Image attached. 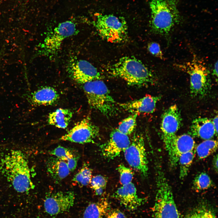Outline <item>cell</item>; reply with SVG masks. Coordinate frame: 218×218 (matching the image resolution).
<instances>
[{
  "instance_id": "e575fe53",
  "label": "cell",
  "mask_w": 218,
  "mask_h": 218,
  "mask_svg": "<svg viewBox=\"0 0 218 218\" xmlns=\"http://www.w3.org/2000/svg\"><path fill=\"white\" fill-rule=\"evenodd\" d=\"M218 61H217L214 64L212 72L213 75L217 80L218 77Z\"/></svg>"
},
{
  "instance_id": "484cf974",
  "label": "cell",
  "mask_w": 218,
  "mask_h": 218,
  "mask_svg": "<svg viewBox=\"0 0 218 218\" xmlns=\"http://www.w3.org/2000/svg\"><path fill=\"white\" fill-rule=\"evenodd\" d=\"M92 171L87 164L84 163L80 170L74 176L72 180L80 187L86 186L90 183Z\"/></svg>"
},
{
  "instance_id": "d590c367",
  "label": "cell",
  "mask_w": 218,
  "mask_h": 218,
  "mask_svg": "<svg viewBox=\"0 0 218 218\" xmlns=\"http://www.w3.org/2000/svg\"><path fill=\"white\" fill-rule=\"evenodd\" d=\"M213 124L217 133H218V116L217 115L212 120Z\"/></svg>"
},
{
  "instance_id": "7402d4cb",
  "label": "cell",
  "mask_w": 218,
  "mask_h": 218,
  "mask_svg": "<svg viewBox=\"0 0 218 218\" xmlns=\"http://www.w3.org/2000/svg\"><path fill=\"white\" fill-rule=\"evenodd\" d=\"M75 151L68 148L59 146L49 152V154L65 161L71 172L76 169L79 155Z\"/></svg>"
},
{
  "instance_id": "7c38bea8",
  "label": "cell",
  "mask_w": 218,
  "mask_h": 218,
  "mask_svg": "<svg viewBox=\"0 0 218 218\" xmlns=\"http://www.w3.org/2000/svg\"><path fill=\"white\" fill-rule=\"evenodd\" d=\"M67 71L71 78L81 84L89 81L101 80L102 78L97 69L84 60H73L68 66Z\"/></svg>"
},
{
  "instance_id": "2e32d148",
  "label": "cell",
  "mask_w": 218,
  "mask_h": 218,
  "mask_svg": "<svg viewBox=\"0 0 218 218\" xmlns=\"http://www.w3.org/2000/svg\"><path fill=\"white\" fill-rule=\"evenodd\" d=\"M114 196L127 210L133 211L146 201V199L140 197L136 187L132 182L122 185L114 194Z\"/></svg>"
},
{
  "instance_id": "ffe728a7",
  "label": "cell",
  "mask_w": 218,
  "mask_h": 218,
  "mask_svg": "<svg viewBox=\"0 0 218 218\" xmlns=\"http://www.w3.org/2000/svg\"><path fill=\"white\" fill-rule=\"evenodd\" d=\"M59 98V94L55 88L50 86H45L38 89L32 94L31 101L36 105L48 106L55 104Z\"/></svg>"
},
{
  "instance_id": "83f0119b",
  "label": "cell",
  "mask_w": 218,
  "mask_h": 218,
  "mask_svg": "<svg viewBox=\"0 0 218 218\" xmlns=\"http://www.w3.org/2000/svg\"><path fill=\"white\" fill-rule=\"evenodd\" d=\"M138 114H132L123 120L117 128L120 132L128 135L134 131L136 126Z\"/></svg>"
},
{
  "instance_id": "f546056e",
  "label": "cell",
  "mask_w": 218,
  "mask_h": 218,
  "mask_svg": "<svg viewBox=\"0 0 218 218\" xmlns=\"http://www.w3.org/2000/svg\"><path fill=\"white\" fill-rule=\"evenodd\" d=\"M117 170L120 174V181L122 185L131 182L134 174L129 168L121 164L118 165Z\"/></svg>"
},
{
  "instance_id": "d6986e66",
  "label": "cell",
  "mask_w": 218,
  "mask_h": 218,
  "mask_svg": "<svg viewBox=\"0 0 218 218\" xmlns=\"http://www.w3.org/2000/svg\"><path fill=\"white\" fill-rule=\"evenodd\" d=\"M46 167L48 173L57 183L67 177L71 172L65 161L53 156L47 160Z\"/></svg>"
},
{
  "instance_id": "5b68a950",
  "label": "cell",
  "mask_w": 218,
  "mask_h": 218,
  "mask_svg": "<svg viewBox=\"0 0 218 218\" xmlns=\"http://www.w3.org/2000/svg\"><path fill=\"white\" fill-rule=\"evenodd\" d=\"M157 192L152 218H180L171 188L163 171L157 168Z\"/></svg>"
},
{
  "instance_id": "8fae6325",
  "label": "cell",
  "mask_w": 218,
  "mask_h": 218,
  "mask_svg": "<svg viewBox=\"0 0 218 218\" xmlns=\"http://www.w3.org/2000/svg\"><path fill=\"white\" fill-rule=\"evenodd\" d=\"M180 112L177 105H172L166 109L162 116L160 129L165 148L169 149L176 133L182 125Z\"/></svg>"
},
{
  "instance_id": "836d02e7",
  "label": "cell",
  "mask_w": 218,
  "mask_h": 218,
  "mask_svg": "<svg viewBox=\"0 0 218 218\" xmlns=\"http://www.w3.org/2000/svg\"><path fill=\"white\" fill-rule=\"evenodd\" d=\"M213 166L215 171L217 173L218 171V155H215L213 157L212 162Z\"/></svg>"
},
{
  "instance_id": "4316f807",
  "label": "cell",
  "mask_w": 218,
  "mask_h": 218,
  "mask_svg": "<svg viewBox=\"0 0 218 218\" xmlns=\"http://www.w3.org/2000/svg\"><path fill=\"white\" fill-rule=\"evenodd\" d=\"M212 184V181L209 175L205 172H202L194 178L193 187L194 190L200 191L208 189Z\"/></svg>"
},
{
  "instance_id": "8d00e7d4",
  "label": "cell",
  "mask_w": 218,
  "mask_h": 218,
  "mask_svg": "<svg viewBox=\"0 0 218 218\" xmlns=\"http://www.w3.org/2000/svg\"><path fill=\"white\" fill-rule=\"evenodd\" d=\"M211 218H217L215 213L213 211L211 213Z\"/></svg>"
},
{
  "instance_id": "4fadbf2b",
  "label": "cell",
  "mask_w": 218,
  "mask_h": 218,
  "mask_svg": "<svg viewBox=\"0 0 218 218\" xmlns=\"http://www.w3.org/2000/svg\"><path fill=\"white\" fill-rule=\"evenodd\" d=\"M75 197L72 191H58L48 195L44 202L45 211L51 215L69 210L73 206Z\"/></svg>"
},
{
  "instance_id": "44dd1931",
  "label": "cell",
  "mask_w": 218,
  "mask_h": 218,
  "mask_svg": "<svg viewBox=\"0 0 218 218\" xmlns=\"http://www.w3.org/2000/svg\"><path fill=\"white\" fill-rule=\"evenodd\" d=\"M73 114L70 109L59 108L50 113L48 116L49 124L59 128L65 129L69 124Z\"/></svg>"
},
{
  "instance_id": "603a6c76",
  "label": "cell",
  "mask_w": 218,
  "mask_h": 218,
  "mask_svg": "<svg viewBox=\"0 0 218 218\" xmlns=\"http://www.w3.org/2000/svg\"><path fill=\"white\" fill-rule=\"evenodd\" d=\"M108 201L105 199L90 204L83 214V218H103L110 209Z\"/></svg>"
},
{
  "instance_id": "30bf717a",
  "label": "cell",
  "mask_w": 218,
  "mask_h": 218,
  "mask_svg": "<svg viewBox=\"0 0 218 218\" xmlns=\"http://www.w3.org/2000/svg\"><path fill=\"white\" fill-rule=\"evenodd\" d=\"M99 134V127L87 117L77 123L59 140L80 144L93 143Z\"/></svg>"
},
{
  "instance_id": "3957f363",
  "label": "cell",
  "mask_w": 218,
  "mask_h": 218,
  "mask_svg": "<svg viewBox=\"0 0 218 218\" xmlns=\"http://www.w3.org/2000/svg\"><path fill=\"white\" fill-rule=\"evenodd\" d=\"M112 76L120 78L130 86L141 87L153 83L151 71L140 60L133 56L121 58L107 69Z\"/></svg>"
},
{
  "instance_id": "d4e9b609",
  "label": "cell",
  "mask_w": 218,
  "mask_h": 218,
  "mask_svg": "<svg viewBox=\"0 0 218 218\" xmlns=\"http://www.w3.org/2000/svg\"><path fill=\"white\" fill-rule=\"evenodd\" d=\"M193 150L185 153L180 157L178 164H179V177L180 179L185 178L188 175L195 156Z\"/></svg>"
},
{
  "instance_id": "cb8c5ba5",
  "label": "cell",
  "mask_w": 218,
  "mask_h": 218,
  "mask_svg": "<svg viewBox=\"0 0 218 218\" xmlns=\"http://www.w3.org/2000/svg\"><path fill=\"white\" fill-rule=\"evenodd\" d=\"M218 147L216 140H205L197 147L196 151L199 159L205 158L215 152Z\"/></svg>"
},
{
  "instance_id": "1f68e13d",
  "label": "cell",
  "mask_w": 218,
  "mask_h": 218,
  "mask_svg": "<svg viewBox=\"0 0 218 218\" xmlns=\"http://www.w3.org/2000/svg\"><path fill=\"white\" fill-rule=\"evenodd\" d=\"M147 48L149 51L153 55L161 59H164L160 47L158 43L154 42L150 43L148 45Z\"/></svg>"
},
{
  "instance_id": "e0dca14e",
  "label": "cell",
  "mask_w": 218,
  "mask_h": 218,
  "mask_svg": "<svg viewBox=\"0 0 218 218\" xmlns=\"http://www.w3.org/2000/svg\"><path fill=\"white\" fill-rule=\"evenodd\" d=\"M161 97L148 95L118 105L122 109L132 114L151 113L154 111L156 104Z\"/></svg>"
},
{
  "instance_id": "52a82bcc",
  "label": "cell",
  "mask_w": 218,
  "mask_h": 218,
  "mask_svg": "<svg viewBox=\"0 0 218 218\" xmlns=\"http://www.w3.org/2000/svg\"><path fill=\"white\" fill-rule=\"evenodd\" d=\"M180 66L189 75L192 95L201 97L206 95L211 85L210 72L206 67L196 58Z\"/></svg>"
},
{
  "instance_id": "9c48e42d",
  "label": "cell",
  "mask_w": 218,
  "mask_h": 218,
  "mask_svg": "<svg viewBox=\"0 0 218 218\" xmlns=\"http://www.w3.org/2000/svg\"><path fill=\"white\" fill-rule=\"evenodd\" d=\"M125 158L129 165L143 176L148 174V161L144 138L140 134L134 136L129 146L124 152Z\"/></svg>"
},
{
  "instance_id": "ba28073f",
  "label": "cell",
  "mask_w": 218,
  "mask_h": 218,
  "mask_svg": "<svg viewBox=\"0 0 218 218\" xmlns=\"http://www.w3.org/2000/svg\"><path fill=\"white\" fill-rule=\"evenodd\" d=\"M76 32V26L72 22L60 23L47 34L40 46L39 53L51 58L54 57L60 50L63 41Z\"/></svg>"
},
{
  "instance_id": "7a4b0ae2",
  "label": "cell",
  "mask_w": 218,
  "mask_h": 218,
  "mask_svg": "<svg viewBox=\"0 0 218 218\" xmlns=\"http://www.w3.org/2000/svg\"><path fill=\"white\" fill-rule=\"evenodd\" d=\"M149 6L152 31L168 38L174 27L181 20L177 2L176 0H152Z\"/></svg>"
},
{
  "instance_id": "9a60e30c",
  "label": "cell",
  "mask_w": 218,
  "mask_h": 218,
  "mask_svg": "<svg viewBox=\"0 0 218 218\" xmlns=\"http://www.w3.org/2000/svg\"><path fill=\"white\" fill-rule=\"evenodd\" d=\"M195 147L193 137L189 134L176 135L167 151L169 162L172 168L178 164L179 159L183 154L193 150Z\"/></svg>"
},
{
  "instance_id": "277c9868",
  "label": "cell",
  "mask_w": 218,
  "mask_h": 218,
  "mask_svg": "<svg viewBox=\"0 0 218 218\" xmlns=\"http://www.w3.org/2000/svg\"><path fill=\"white\" fill-rule=\"evenodd\" d=\"M83 88L90 107L107 117L117 112V104L105 83L101 80L86 82Z\"/></svg>"
},
{
  "instance_id": "4dcf8cb0",
  "label": "cell",
  "mask_w": 218,
  "mask_h": 218,
  "mask_svg": "<svg viewBox=\"0 0 218 218\" xmlns=\"http://www.w3.org/2000/svg\"><path fill=\"white\" fill-rule=\"evenodd\" d=\"M212 211L207 207L200 206L190 212L185 218H211Z\"/></svg>"
},
{
  "instance_id": "8992f818",
  "label": "cell",
  "mask_w": 218,
  "mask_h": 218,
  "mask_svg": "<svg viewBox=\"0 0 218 218\" xmlns=\"http://www.w3.org/2000/svg\"><path fill=\"white\" fill-rule=\"evenodd\" d=\"M94 24L99 35L107 41L119 43L127 38V24L123 17L99 14Z\"/></svg>"
},
{
  "instance_id": "ac0fdd59",
  "label": "cell",
  "mask_w": 218,
  "mask_h": 218,
  "mask_svg": "<svg viewBox=\"0 0 218 218\" xmlns=\"http://www.w3.org/2000/svg\"><path fill=\"white\" fill-rule=\"evenodd\" d=\"M193 137L204 140L211 139L216 133L212 120L207 117H199L194 119L190 126L189 134Z\"/></svg>"
},
{
  "instance_id": "d6a6232c",
  "label": "cell",
  "mask_w": 218,
  "mask_h": 218,
  "mask_svg": "<svg viewBox=\"0 0 218 218\" xmlns=\"http://www.w3.org/2000/svg\"><path fill=\"white\" fill-rule=\"evenodd\" d=\"M105 216L106 218H126L125 214L117 209H110Z\"/></svg>"
},
{
  "instance_id": "f1b7e54d",
  "label": "cell",
  "mask_w": 218,
  "mask_h": 218,
  "mask_svg": "<svg viewBox=\"0 0 218 218\" xmlns=\"http://www.w3.org/2000/svg\"><path fill=\"white\" fill-rule=\"evenodd\" d=\"M90 183L95 193L101 195L106 187L107 180L104 176L98 175L92 177Z\"/></svg>"
},
{
  "instance_id": "6da1fadb",
  "label": "cell",
  "mask_w": 218,
  "mask_h": 218,
  "mask_svg": "<svg viewBox=\"0 0 218 218\" xmlns=\"http://www.w3.org/2000/svg\"><path fill=\"white\" fill-rule=\"evenodd\" d=\"M0 170L17 192L24 193L33 189L27 160L19 150H12L1 159Z\"/></svg>"
},
{
  "instance_id": "5bb4252c",
  "label": "cell",
  "mask_w": 218,
  "mask_h": 218,
  "mask_svg": "<svg viewBox=\"0 0 218 218\" xmlns=\"http://www.w3.org/2000/svg\"><path fill=\"white\" fill-rule=\"evenodd\" d=\"M130 143L128 135L114 129L111 131L109 140L102 146V154L107 159H113L124 152Z\"/></svg>"
}]
</instances>
